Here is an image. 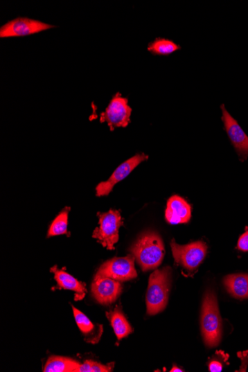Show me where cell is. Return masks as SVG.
<instances>
[{"mask_svg": "<svg viewBox=\"0 0 248 372\" xmlns=\"http://www.w3.org/2000/svg\"><path fill=\"white\" fill-rule=\"evenodd\" d=\"M148 159L149 157L147 154L139 153L122 163L107 181L100 182L97 186L96 195L105 196L109 195L117 183L127 178L132 170H135L141 163Z\"/></svg>", "mask_w": 248, "mask_h": 372, "instance_id": "cell-9", "label": "cell"}, {"mask_svg": "<svg viewBox=\"0 0 248 372\" xmlns=\"http://www.w3.org/2000/svg\"><path fill=\"white\" fill-rule=\"evenodd\" d=\"M135 260L133 255L114 258L100 267L96 276L108 277L119 282L133 280L138 276L135 268Z\"/></svg>", "mask_w": 248, "mask_h": 372, "instance_id": "cell-7", "label": "cell"}, {"mask_svg": "<svg viewBox=\"0 0 248 372\" xmlns=\"http://www.w3.org/2000/svg\"><path fill=\"white\" fill-rule=\"evenodd\" d=\"M114 366H115L114 363L103 365L96 361L88 360L84 364H80L77 372H110L112 371Z\"/></svg>", "mask_w": 248, "mask_h": 372, "instance_id": "cell-20", "label": "cell"}, {"mask_svg": "<svg viewBox=\"0 0 248 372\" xmlns=\"http://www.w3.org/2000/svg\"><path fill=\"white\" fill-rule=\"evenodd\" d=\"M201 327L206 346L210 348L219 346L222 334V319L216 296L211 290L206 292L204 297Z\"/></svg>", "mask_w": 248, "mask_h": 372, "instance_id": "cell-2", "label": "cell"}, {"mask_svg": "<svg viewBox=\"0 0 248 372\" xmlns=\"http://www.w3.org/2000/svg\"><path fill=\"white\" fill-rule=\"evenodd\" d=\"M171 248L175 264L192 274L197 271L208 251V246L202 241L180 245L172 240Z\"/></svg>", "mask_w": 248, "mask_h": 372, "instance_id": "cell-4", "label": "cell"}, {"mask_svg": "<svg viewBox=\"0 0 248 372\" xmlns=\"http://www.w3.org/2000/svg\"><path fill=\"white\" fill-rule=\"evenodd\" d=\"M80 364L68 357L53 356L46 362L45 372H77Z\"/></svg>", "mask_w": 248, "mask_h": 372, "instance_id": "cell-17", "label": "cell"}, {"mask_svg": "<svg viewBox=\"0 0 248 372\" xmlns=\"http://www.w3.org/2000/svg\"><path fill=\"white\" fill-rule=\"evenodd\" d=\"M121 292V284L111 278L96 276L91 284L93 296L98 303L103 305H109L116 302Z\"/></svg>", "mask_w": 248, "mask_h": 372, "instance_id": "cell-10", "label": "cell"}, {"mask_svg": "<svg viewBox=\"0 0 248 372\" xmlns=\"http://www.w3.org/2000/svg\"><path fill=\"white\" fill-rule=\"evenodd\" d=\"M180 49L181 46L175 44L173 41L161 37L150 43L148 47L150 53L159 56H168Z\"/></svg>", "mask_w": 248, "mask_h": 372, "instance_id": "cell-18", "label": "cell"}, {"mask_svg": "<svg viewBox=\"0 0 248 372\" xmlns=\"http://www.w3.org/2000/svg\"><path fill=\"white\" fill-rule=\"evenodd\" d=\"M130 251L144 272L156 269L162 263L165 254L160 236L149 231L139 238L130 247Z\"/></svg>", "mask_w": 248, "mask_h": 372, "instance_id": "cell-1", "label": "cell"}, {"mask_svg": "<svg viewBox=\"0 0 248 372\" xmlns=\"http://www.w3.org/2000/svg\"><path fill=\"white\" fill-rule=\"evenodd\" d=\"M127 98H123L118 92L109 102L106 110L100 114V122H107L110 131L116 128L127 127L130 123L132 108Z\"/></svg>", "mask_w": 248, "mask_h": 372, "instance_id": "cell-6", "label": "cell"}, {"mask_svg": "<svg viewBox=\"0 0 248 372\" xmlns=\"http://www.w3.org/2000/svg\"><path fill=\"white\" fill-rule=\"evenodd\" d=\"M64 270L58 269L57 266L51 268V272L55 274V278L59 288L75 292V301H82L87 293L86 284L79 282Z\"/></svg>", "mask_w": 248, "mask_h": 372, "instance_id": "cell-13", "label": "cell"}, {"mask_svg": "<svg viewBox=\"0 0 248 372\" xmlns=\"http://www.w3.org/2000/svg\"><path fill=\"white\" fill-rule=\"evenodd\" d=\"M171 268L166 267L154 271L150 275L146 297L149 315H156L167 307L171 285Z\"/></svg>", "mask_w": 248, "mask_h": 372, "instance_id": "cell-3", "label": "cell"}, {"mask_svg": "<svg viewBox=\"0 0 248 372\" xmlns=\"http://www.w3.org/2000/svg\"><path fill=\"white\" fill-rule=\"evenodd\" d=\"M57 26L27 17H18L0 28V37H19L38 34Z\"/></svg>", "mask_w": 248, "mask_h": 372, "instance_id": "cell-8", "label": "cell"}, {"mask_svg": "<svg viewBox=\"0 0 248 372\" xmlns=\"http://www.w3.org/2000/svg\"><path fill=\"white\" fill-rule=\"evenodd\" d=\"M224 284L227 291L233 297L240 299L248 298V274L227 276L224 278Z\"/></svg>", "mask_w": 248, "mask_h": 372, "instance_id": "cell-15", "label": "cell"}, {"mask_svg": "<svg viewBox=\"0 0 248 372\" xmlns=\"http://www.w3.org/2000/svg\"><path fill=\"white\" fill-rule=\"evenodd\" d=\"M72 309H73L76 324L84 335L86 342L91 344H98L103 332V326L92 324L89 319L76 307L72 306Z\"/></svg>", "mask_w": 248, "mask_h": 372, "instance_id": "cell-14", "label": "cell"}, {"mask_svg": "<svg viewBox=\"0 0 248 372\" xmlns=\"http://www.w3.org/2000/svg\"><path fill=\"white\" fill-rule=\"evenodd\" d=\"M99 227L93 232L92 237L98 240L108 250H115L119 240V229L123 220L118 211L110 210L107 213H98Z\"/></svg>", "mask_w": 248, "mask_h": 372, "instance_id": "cell-5", "label": "cell"}, {"mask_svg": "<svg viewBox=\"0 0 248 372\" xmlns=\"http://www.w3.org/2000/svg\"><path fill=\"white\" fill-rule=\"evenodd\" d=\"M237 249L243 252L248 251V226L245 227V232L240 236L238 242Z\"/></svg>", "mask_w": 248, "mask_h": 372, "instance_id": "cell-22", "label": "cell"}, {"mask_svg": "<svg viewBox=\"0 0 248 372\" xmlns=\"http://www.w3.org/2000/svg\"><path fill=\"white\" fill-rule=\"evenodd\" d=\"M221 108L223 115L222 121L227 135L241 160L244 161L248 157V137L239 123L226 110L224 105H222Z\"/></svg>", "mask_w": 248, "mask_h": 372, "instance_id": "cell-11", "label": "cell"}, {"mask_svg": "<svg viewBox=\"0 0 248 372\" xmlns=\"http://www.w3.org/2000/svg\"><path fill=\"white\" fill-rule=\"evenodd\" d=\"M70 210L71 209L67 206L59 213L49 227L48 238L64 234L70 236L67 231L68 215Z\"/></svg>", "mask_w": 248, "mask_h": 372, "instance_id": "cell-19", "label": "cell"}, {"mask_svg": "<svg viewBox=\"0 0 248 372\" xmlns=\"http://www.w3.org/2000/svg\"><path fill=\"white\" fill-rule=\"evenodd\" d=\"M165 218L171 224L188 223L191 218V206L179 195H173L168 202Z\"/></svg>", "mask_w": 248, "mask_h": 372, "instance_id": "cell-12", "label": "cell"}, {"mask_svg": "<svg viewBox=\"0 0 248 372\" xmlns=\"http://www.w3.org/2000/svg\"><path fill=\"white\" fill-rule=\"evenodd\" d=\"M217 357L212 358L209 363V370L211 372H220L223 368V362H225L227 359L220 360L225 354L223 351H220L216 353Z\"/></svg>", "mask_w": 248, "mask_h": 372, "instance_id": "cell-21", "label": "cell"}, {"mask_svg": "<svg viewBox=\"0 0 248 372\" xmlns=\"http://www.w3.org/2000/svg\"><path fill=\"white\" fill-rule=\"evenodd\" d=\"M170 371L171 372H175V371L181 372V371H182L181 369H179L177 366H174Z\"/></svg>", "mask_w": 248, "mask_h": 372, "instance_id": "cell-23", "label": "cell"}, {"mask_svg": "<svg viewBox=\"0 0 248 372\" xmlns=\"http://www.w3.org/2000/svg\"><path fill=\"white\" fill-rule=\"evenodd\" d=\"M106 315L111 323L118 341L127 337L132 333L133 330L125 316L122 312L121 307L117 306L114 311L107 312Z\"/></svg>", "mask_w": 248, "mask_h": 372, "instance_id": "cell-16", "label": "cell"}]
</instances>
